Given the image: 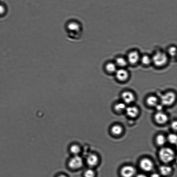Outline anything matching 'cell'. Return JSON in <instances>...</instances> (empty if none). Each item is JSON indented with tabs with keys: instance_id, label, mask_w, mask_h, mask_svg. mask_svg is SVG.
<instances>
[{
	"instance_id": "cell-22",
	"label": "cell",
	"mask_w": 177,
	"mask_h": 177,
	"mask_svg": "<svg viewBox=\"0 0 177 177\" xmlns=\"http://www.w3.org/2000/svg\"><path fill=\"white\" fill-rule=\"evenodd\" d=\"M166 139L163 135H159L156 138L157 144L159 146H162L165 144Z\"/></svg>"
},
{
	"instance_id": "cell-9",
	"label": "cell",
	"mask_w": 177,
	"mask_h": 177,
	"mask_svg": "<svg viewBox=\"0 0 177 177\" xmlns=\"http://www.w3.org/2000/svg\"><path fill=\"white\" fill-rule=\"evenodd\" d=\"M114 60V61L117 67H119L120 68H124L128 66L125 56L118 55L115 58Z\"/></svg>"
},
{
	"instance_id": "cell-16",
	"label": "cell",
	"mask_w": 177,
	"mask_h": 177,
	"mask_svg": "<svg viewBox=\"0 0 177 177\" xmlns=\"http://www.w3.org/2000/svg\"><path fill=\"white\" fill-rule=\"evenodd\" d=\"M125 110L127 115L131 117H136L139 113L138 109L135 106L126 107Z\"/></svg>"
},
{
	"instance_id": "cell-31",
	"label": "cell",
	"mask_w": 177,
	"mask_h": 177,
	"mask_svg": "<svg viewBox=\"0 0 177 177\" xmlns=\"http://www.w3.org/2000/svg\"><path fill=\"white\" fill-rule=\"evenodd\" d=\"M57 177H67L66 175H58Z\"/></svg>"
},
{
	"instance_id": "cell-18",
	"label": "cell",
	"mask_w": 177,
	"mask_h": 177,
	"mask_svg": "<svg viewBox=\"0 0 177 177\" xmlns=\"http://www.w3.org/2000/svg\"><path fill=\"white\" fill-rule=\"evenodd\" d=\"M160 174L164 176H167L170 175L172 172V168L166 165H163L159 168Z\"/></svg>"
},
{
	"instance_id": "cell-13",
	"label": "cell",
	"mask_w": 177,
	"mask_h": 177,
	"mask_svg": "<svg viewBox=\"0 0 177 177\" xmlns=\"http://www.w3.org/2000/svg\"><path fill=\"white\" fill-rule=\"evenodd\" d=\"M167 55L171 60H176V47L175 45H170L165 50Z\"/></svg>"
},
{
	"instance_id": "cell-10",
	"label": "cell",
	"mask_w": 177,
	"mask_h": 177,
	"mask_svg": "<svg viewBox=\"0 0 177 177\" xmlns=\"http://www.w3.org/2000/svg\"><path fill=\"white\" fill-rule=\"evenodd\" d=\"M86 162L88 165L91 167H95L99 163L98 157L95 154H89L86 158Z\"/></svg>"
},
{
	"instance_id": "cell-29",
	"label": "cell",
	"mask_w": 177,
	"mask_h": 177,
	"mask_svg": "<svg viewBox=\"0 0 177 177\" xmlns=\"http://www.w3.org/2000/svg\"><path fill=\"white\" fill-rule=\"evenodd\" d=\"M136 177H148L146 175L144 174H140L137 175Z\"/></svg>"
},
{
	"instance_id": "cell-2",
	"label": "cell",
	"mask_w": 177,
	"mask_h": 177,
	"mask_svg": "<svg viewBox=\"0 0 177 177\" xmlns=\"http://www.w3.org/2000/svg\"><path fill=\"white\" fill-rule=\"evenodd\" d=\"M160 160L165 163L172 162L175 159V154L172 149L169 147L161 148L159 152Z\"/></svg>"
},
{
	"instance_id": "cell-8",
	"label": "cell",
	"mask_w": 177,
	"mask_h": 177,
	"mask_svg": "<svg viewBox=\"0 0 177 177\" xmlns=\"http://www.w3.org/2000/svg\"><path fill=\"white\" fill-rule=\"evenodd\" d=\"M141 169L145 172H150L154 168V164L152 161L148 158L142 159L140 162Z\"/></svg>"
},
{
	"instance_id": "cell-26",
	"label": "cell",
	"mask_w": 177,
	"mask_h": 177,
	"mask_svg": "<svg viewBox=\"0 0 177 177\" xmlns=\"http://www.w3.org/2000/svg\"><path fill=\"white\" fill-rule=\"evenodd\" d=\"M5 8L4 5L0 4V15L4 14L5 12Z\"/></svg>"
},
{
	"instance_id": "cell-25",
	"label": "cell",
	"mask_w": 177,
	"mask_h": 177,
	"mask_svg": "<svg viewBox=\"0 0 177 177\" xmlns=\"http://www.w3.org/2000/svg\"><path fill=\"white\" fill-rule=\"evenodd\" d=\"M167 139L170 143L175 144L177 142V136L175 134L171 133L168 136Z\"/></svg>"
},
{
	"instance_id": "cell-4",
	"label": "cell",
	"mask_w": 177,
	"mask_h": 177,
	"mask_svg": "<svg viewBox=\"0 0 177 177\" xmlns=\"http://www.w3.org/2000/svg\"><path fill=\"white\" fill-rule=\"evenodd\" d=\"M142 54L137 49H133L127 53L125 55L128 65L134 66L139 63Z\"/></svg>"
},
{
	"instance_id": "cell-30",
	"label": "cell",
	"mask_w": 177,
	"mask_h": 177,
	"mask_svg": "<svg viewBox=\"0 0 177 177\" xmlns=\"http://www.w3.org/2000/svg\"><path fill=\"white\" fill-rule=\"evenodd\" d=\"M157 109L158 110L160 111L162 109V107L160 105H158L157 104L156 105Z\"/></svg>"
},
{
	"instance_id": "cell-28",
	"label": "cell",
	"mask_w": 177,
	"mask_h": 177,
	"mask_svg": "<svg viewBox=\"0 0 177 177\" xmlns=\"http://www.w3.org/2000/svg\"><path fill=\"white\" fill-rule=\"evenodd\" d=\"M151 177H160V175L158 173H154L151 174Z\"/></svg>"
},
{
	"instance_id": "cell-11",
	"label": "cell",
	"mask_w": 177,
	"mask_h": 177,
	"mask_svg": "<svg viewBox=\"0 0 177 177\" xmlns=\"http://www.w3.org/2000/svg\"><path fill=\"white\" fill-rule=\"evenodd\" d=\"M117 78L120 81H124L128 78V73L125 68H119L115 72Z\"/></svg>"
},
{
	"instance_id": "cell-27",
	"label": "cell",
	"mask_w": 177,
	"mask_h": 177,
	"mask_svg": "<svg viewBox=\"0 0 177 177\" xmlns=\"http://www.w3.org/2000/svg\"><path fill=\"white\" fill-rule=\"evenodd\" d=\"M171 127L173 129L176 130L177 128V123L176 121L173 122L171 124Z\"/></svg>"
},
{
	"instance_id": "cell-6",
	"label": "cell",
	"mask_w": 177,
	"mask_h": 177,
	"mask_svg": "<svg viewBox=\"0 0 177 177\" xmlns=\"http://www.w3.org/2000/svg\"><path fill=\"white\" fill-rule=\"evenodd\" d=\"M176 95L172 92H168L161 96V104L165 105H169L175 102Z\"/></svg>"
},
{
	"instance_id": "cell-12",
	"label": "cell",
	"mask_w": 177,
	"mask_h": 177,
	"mask_svg": "<svg viewBox=\"0 0 177 177\" xmlns=\"http://www.w3.org/2000/svg\"><path fill=\"white\" fill-rule=\"evenodd\" d=\"M139 63L145 66H148L152 64L151 55L147 54H142Z\"/></svg>"
},
{
	"instance_id": "cell-21",
	"label": "cell",
	"mask_w": 177,
	"mask_h": 177,
	"mask_svg": "<svg viewBox=\"0 0 177 177\" xmlns=\"http://www.w3.org/2000/svg\"><path fill=\"white\" fill-rule=\"evenodd\" d=\"M111 131L114 135H119L122 132L123 128L122 127L119 125H114L112 127Z\"/></svg>"
},
{
	"instance_id": "cell-20",
	"label": "cell",
	"mask_w": 177,
	"mask_h": 177,
	"mask_svg": "<svg viewBox=\"0 0 177 177\" xmlns=\"http://www.w3.org/2000/svg\"><path fill=\"white\" fill-rule=\"evenodd\" d=\"M158 99L154 96H151L148 97L147 99V103L151 106H155L157 104Z\"/></svg>"
},
{
	"instance_id": "cell-15",
	"label": "cell",
	"mask_w": 177,
	"mask_h": 177,
	"mask_svg": "<svg viewBox=\"0 0 177 177\" xmlns=\"http://www.w3.org/2000/svg\"><path fill=\"white\" fill-rule=\"evenodd\" d=\"M122 98L124 102L127 104L132 103L135 100V97L133 93L129 91L123 92L122 95Z\"/></svg>"
},
{
	"instance_id": "cell-7",
	"label": "cell",
	"mask_w": 177,
	"mask_h": 177,
	"mask_svg": "<svg viewBox=\"0 0 177 177\" xmlns=\"http://www.w3.org/2000/svg\"><path fill=\"white\" fill-rule=\"evenodd\" d=\"M136 172L135 168L130 165L123 166L120 171L121 175L123 177H133L135 175Z\"/></svg>"
},
{
	"instance_id": "cell-17",
	"label": "cell",
	"mask_w": 177,
	"mask_h": 177,
	"mask_svg": "<svg viewBox=\"0 0 177 177\" xmlns=\"http://www.w3.org/2000/svg\"><path fill=\"white\" fill-rule=\"evenodd\" d=\"M117 67L114 61H109L105 64V69L109 73H115L117 70Z\"/></svg>"
},
{
	"instance_id": "cell-14",
	"label": "cell",
	"mask_w": 177,
	"mask_h": 177,
	"mask_svg": "<svg viewBox=\"0 0 177 177\" xmlns=\"http://www.w3.org/2000/svg\"><path fill=\"white\" fill-rule=\"evenodd\" d=\"M155 119L158 123L164 124L167 122L168 117L166 114L159 111L155 114Z\"/></svg>"
},
{
	"instance_id": "cell-1",
	"label": "cell",
	"mask_w": 177,
	"mask_h": 177,
	"mask_svg": "<svg viewBox=\"0 0 177 177\" xmlns=\"http://www.w3.org/2000/svg\"><path fill=\"white\" fill-rule=\"evenodd\" d=\"M151 55L152 65L157 68L165 66L170 60L165 50L157 49L154 51Z\"/></svg>"
},
{
	"instance_id": "cell-3",
	"label": "cell",
	"mask_w": 177,
	"mask_h": 177,
	"mask_svg": "<svg viewBox=\"0 0 177 177\" xmlns=\"http://www.w3.org/2000/svg\"><path fill=\"white\" fill-rule=\"evenodd\" d=\"M69 38L71 40H79L82 35V30L80 25L76 22L70 23L68 27Z\"/></svg>"
},
{
	"instance_id": "cell-23",
	"label": "cell",
	"mask_w": 177,
	"mask_h": 177,
	"mask_svg": "<svg viewBox=\"0 0 177 177\" xmlns=\"http://www.w3.org/2000/svg\"><path fill=\"white\" fill-rule=\"evenodd\" d=\"M114 109L118 112H121L126 110V105L123 103H119L114 106Z\"/></svg>"
},
{
	"instance_id": "cell-5",
	"label": "cell",
	"mask_w": 177,
	"mask_h": 177,
	"mask_svg": "<svg viewBox=\"0 0 177 177\" xmlns=\"http://www.w3.org/2000/svg\"><path fill=\"white\" fill-rule=\"evenodd\" d=\"M83 164L82 158L79 155H74V156L69 161L68 165L70 169L72 170L78 169L82 167Z\"/></svg>"
},
{
	"instance_id": "cell-24",
	"label": "cell",
	"mask_w": 177,
	"mask_h": 177,
	"mask_svg": "<svg viewBox=\"0 0 177 177\" xmlns=\"http://www.w3.org/2000/svg\"><path fill=\"white\" fill-rule=\"evenodd\" d=\"M95 170L91 168L86 170L84 174L85 177H95Z\"/></svg>"
},
{
	"instance_id": "cell-19",
	"label": "cell",
	"mask_w": 177,
	"mask_h": 177,
	"mask_svg": "<svg viewBox=\"0 0 177 177\" xmlns=\"http://www.w3.org/2000/svg\"><path fill=\"white\" fill-rule=\"evenodd\" d=\"M70 150L71 153L74 155H79L81 151V148L79 145L74 144L71 146Z\"/></svg>"
}]
</instances>
